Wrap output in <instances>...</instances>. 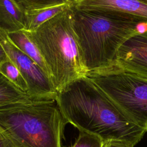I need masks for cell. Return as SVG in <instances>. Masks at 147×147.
Returning <instances> with one entry per match:
<instances>
[{"label": "cell", "mask_w": 147, "mask_h": 147, "mask_svg": "<svg viewBox=\"0 0 147 147\" xmlns=\"http://www.w3.org/2000/svg\"><path fill=\"white\" fill-rule=\"evenodd\" d=\"M55 100L68 123L103 142L118 141L134 147L146 132L87 76L67 84Z\"/></svg>", "instance_id": "obj_1"}, {"label": "cell", "mask_w": 147, "mask_h": 147, "mask_svg": "<svg viewBox=\"0 0 147 147\" xmlns=\"http://www.w3.org/2000/svg\"><path fill=\"white\" fill-rule=\"evenodd\" d=\"M71 9L74 30L87 72L113 65L120 47L147 25L141 17L119 11H82L73 5Z\"/></svg>", "instance_id": "obj_2"}, {"label": "cell", "mask_w": 147, "mask_h": 147, "mask_svg": "<svg viewBox=\"0 0 147 147\" xmlns=\"http://www.w3.org/2000/svg\"><path fill=\"white\" fill-rule=\"evenodd\" d=\"M67 123L56 100L0 107V126L14 147H61Z\"/></svg>", "instance_id": "obj_3"}, {"label": "cell", "mask_w": 147, "mask_h": 147, "mask_svg": "<svg viewBox=\"0 0 147 147\" xmlns=\"http://www.w3.org/2000/svg\"><path fill=\"white\" fill-rule=\"evenodd\" d=\"M71 6L35 31H26L40 51L57 92L87 73L73 28Z\"/></svg>", "instance_id": "obj_4"}, {"label": "cell", "mask_w": 147, "mask_h": 147, "mask_svg": "<svg viewBox=\"0 0 147 147\" xmlns=\"http://www.w3.org/2000/svg\"><path fill=\"white\" fill-rule=\"evenodd\" d=\"M131 119L146 130L147 79L115 64L90 71L86 75Z\"/></svg>", "instance_id": "obj_5"}, {"label": "cell", "mask_w": 147, "mask_h": 147, "mask_svg": "<svg viewBox=\"0 0 147 147\" xmlns=\"http://www.w3.org/2000/svg\"><path fill=\"white\" fill-rule=\"evenodd\" d=\"M0 43L25 80L28 94L35 100H55L57 92L49 76L34 61L20 50L1 29Z\"/></svg>", "instance_id": "obj_6"}, {"label": "cell", "mask_w": 147, "mask_h": 147, "mask_svg": "<svg viewBox=\"0 0 147 147\" xmlns=\"http://www.w3.org/2000/svg\"><path fill=\"white\" fill-rule=\"evenodd\" d=\"M114 64L147 79V29L138 32L120 47Z\"/></svg>", "instance_id": "obj_7"}, {"label": "cell", "mask_w": 147, "mask_h": 147, "mask_svg": "<svg viewBox=\"0 0 147 147\" xmlns=\"http://www.w3.org/2000/svg\"><path fill=\"white\" fill-rule=\"evenodd\" d=\"M78 10H111L138 16L147 20V3L141 0H76Z\"/></svg>", "instance_id": "obj_8"}, {"label": "cell", "mask_w": 147, "mask_h": 147, "mask_svg": "<svg viewBox=\"0 0 147 147\" xmlns=\"http://www.w3.org/2000/svg\"><path fill=\"white\" fill-rule=\"evenodd\" d=\"M26 14L13 0H0V29L6 33L25 30Z\"/></svg>", "instance_id": "obj_9"}, {"label": "cell", "mask_w": 147, "mask_h": 147, "mask_svg": "<svg viewBox=\"0 0 147 147\" xmlns=\"http://www.w3.org/2000/svg\"><path fill=\"white\" fill-rule=\"evenodd\" d=\"M7 34L12 42L20 50L34 61L50 78L47 66L40 51L26 30H22Z\"/></svg>", "instance_id": "obj_10"}, {"label": "cell", "mask_w": 147, "mask_h": 147, "mask_svg": "<svg viewBox=\"0 0 147 147\" xmlns=\"http://www.w3.org/2000/svg\"><path fill=\"white\" fill-rule=\"evenodd\" d=\"M72 4L64 3L25 11L26 22L25 30L29 32L35 31L42 24L70 7Z\"/></svg>", "instance_id": "obj_11"}, {"label": "cell", "mask_w": 147, "mask_h": 147, "mask_svg": "<svg viewBox=\"0 0 147 147\" xmlns=\"http://www.w3.org/2000/svg\"><path fill=\"white\" fill-rule=\"evenodd\" d=\"M33 100H35L19 89L0 72V107Z\"/></svg>", "instance_id": "obj_12"}, {"label": "cell", "mask_w": 147, "mask_h": 147, "mask_svg": "<svg viewBox=\"0 0 147 147\" xmlns=\"http://www.w3.org/2000/svg\"><path fill=\"white\" fill-rule=\"evenodd\" d=\"M0 72L23 92L28 94V86L21 73L8 57L0 65Z\"/></svg>", "instance_id": "obj_13"}, {"label": "cell", "mask_w": 147, "mask_h": 147, "mask_svg": "<svg viewBox=\"0 0 147 147\" xmlns=\"http://www.w3.org/2000/svg\"><path fill=\"white\" fill-rule=\"evenodd\" d=\"M24 11L54 6L64 3H74L76 0H13Z\"/></svg>", "instance_id": "obj_14"}, {"label": "cell", "mask_w": 147, "mask_h": 147, "mask_svg": "<svg viewBox=\"0 0 147 147\" xmlns=\"http://www.w3.org/2000/svg\"><path fill=\"white\" fill-rule=\"evenodd\" d=\"M103 143L98 136L79 131L77 139L71 147H103Z\"/></svg>", "instance_id": "obj_15"}, {"label": "cell", "mask_w": 147, "mask_h": 147, "mask_svg": "<svg viewBox=\"0 0 147 147\" xmlns=\"http://www.w3.org/2000/svg\"><path fill=\"white\" fill-rule=\"evenodd\" d=\"M0 147H14L0 126Z\"/></svg>", "instance_id": "obj_16"}, {"label": "cell", "mask_w": 147, "mask_h": 147, "mask_svg": "<svg viewBox=\"0 0 147 147\" xmlns=\"http://www.w3.org/2000/svg\"><path fill=\"white\" fill-rule=\"evenodd\" d=\"M103 147H132V146L123 142L111 140V141L104 142Z\"/></svg>", "instance_id": "obj_17"}, {"label": "cell", "mask_w": 147, "mask_h": 147, "mask_svg": "<svg viewBox=\"0 0 147 147\" xmlns=\"http://www.w3.org/2000/svg\"><path fill=\"white\" fill-rule=\"evenodd\" d=\"M8 58L7 55L0 43V65Z\"/></svg>", "instance_id": "obj_18"}, {"label": "cell", "mask_w": 147, "mask_h": 147, "mask_svg": "<svg viewBox=\"0 0 147 147\" xmlns=\"http://www.w3.org/2000/svg\"><path fill=\"white\" fill-rule=\"evenodd\" d=\"M141 1H143V2H144L147 3V0H141Z\"/></svg>", "instance_id": "obj_19"}, {"label": "cell", "mask_w": 147, "mask_h": 147, "mask_svg": "<svg viewBox=\"0 0 147 147\" xmlns=\"http://www.w3.org/2000/svg\"><path fill=\"white\" fill-rule=\"evenodd\" d=\"M146 131H147V126H146Z\"/></svg>", "instance_id": "obj_20"}]
</instances>
